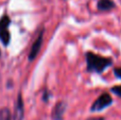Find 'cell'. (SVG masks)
<instances>
[{"label":"cell","instance_id":"4","mask_svg":"<svg viewBox=\"0 0 121 120\" xmlns=\"http://www.w3.org/2000/svg\"><path fill=\"white\" fill-rule=\"evenodd\" d=\"M44 32H45V29L43 28V29L40 30V32L38 33L36 39L34 40V43L32 44L29 55H28V60H29L30 62L34 61V60L36 59V56L38 55V53H39L40 48H42V46H43V42H44Z\"/></svg>","mask_w":121,"mask_h":120},{"label":"cell","instance_id":"9","mask_svg":"<svg viewBox=\"0 0 121 120\" xmlns=\"http://www.w3.org/2000/svg\"><path fill=\"white\" fill-rule=\"evenodd\" d=\"M51 96H52L51 95V91L49 90L47 87H45V88L42 90V101L45 102V103H47V102L50 100Z\"/></svg>","mask_w":121,"mask_h":120},{"label":"cell","instance_id":"11","mask_svg":"<svg viewBox=\"0 0 121 120\" xmlns=\"http://www.w3.org/2000/svg\"><path fill=\"white\" fill-rule=\"evenodd\" d=\"M113 73L117 79L121 80V67H115L113 69Z\"/></svg>","mask_w":121,"mask_h":120},{"label":"cell","instance_id":"1","mask_svg":"<svg viewBox=\"0 0 121 120\" xmlns=\"http://www.w3.org/2000/svg\"><path fill=\"white\" fill-rule=\"evenodd\" d=\"M86 59V70L90 73L101 74L108 67L113 66V59L108 56H102L91 51L85 53Z\"/></svg>","mask_w":121,"mask_h":120},{"label":"cell","instance_id":"13","mask_svg":"<svg viewBox=\"0 0 121 120\" xmlns=\"http://www.w3.org/2000/svg\"><path fill=\"white\" fill-rule=\"evenodd\" d=\"M0 57H1V51H0Z\"/></svg>","mask_w":121,"mask_h":120},{"label":"cell","instance_id":"3","mask_svg":"<svg viewBox=\"0 0 121 120\" xmlns=\"http://www.w3.org/2000/svg\"><path fill=\"white\" fill-rule=\"evenodd\" d=\"M113 104V97L108 93H103L95 100L90 106V112H102L103 110L109 107Z\"/></svg>","mask_w":121,"mask_h":120},{"label":"cell","instance_id":"12","mask_svg":"<svg viewBox=\"0 0 121 120\" xmlns=\"http://www.w3.org/2000/svg\"><path fill=\"white\" fill-rule=\"evenodd\" d=\"M87 120H104L103 117H92V118H88Z\"/></svg>","mask_w":121,"mask_h":120},{"label":"cell","instance_id":"8","mask_svg":"<svg viewBox=\"0 0 121 120\" xmlns=\"http://www.w3.org/2000/svg\"><path fill=\"white\" fill-rule=\"evenodd\" d=\"M0 120H12V114L8 107H2L0 110Z\"/></svg>","mask_w":121,"mask_h":120},{"label":"cell","instance_id":"5","mask_svg":"<svg viewBox=\"0 0 121 120\" xmlns=\"http://www.w3.org/2000/svg\"><path fill=\"white\" fill-rule=\"evenodd\" d=\"M23 117H25V103H23L22 96L19 93L18 96H17L16 101H15L12 120H23Z\"/></svg>","mask_w":121,"mask_h":120},{"label":"cell","instance_id":"7","mask_svg":"<svg viewBox=\"0 0 121 120\" xmlns=\"http://www.w3.org/2000/svg\"><path fill=\"white\" fill-rule=\"evenodd\" d=\"M116 8V3L114 0H98L97 9L100 12H108Z\"/></svg>","mask_w":121,"mask_h":120},{"label":"cell","instance_id":"6","mask_svg":"<svg viewBox=\"0 0 121 120\" xmlns=\"http://www.w3.org/2000/svg\"><path fill=\"white\" fill-rule=\"evenodd\" d=\"M67 103L65 101H60L54 105L51 113V119L52 120H64V115L66 113Z\"/></svg>","mask_w":121,"mask_h":120},{"label":"cell","instance_id":"10","mask_svg":"<svg viewBox=\"0 0 121 120\" xmlns=\"http://www.w3.org/2000/svg\"><path fill=\"white\" fill-rule=\"evenodd\" d=\"M111 93L116 95L117 97H119L121 99V85H115L111 88Z\"/></svg>","mask_w":121,"mask_h":120},{"label":"cell","instance_id":"2","mask_svg":"<svg viewBox=\"0 0 121 120\" xmlns=\"http://www.w3.org/2000/svg\"><path fill=\"white\" fill-rule=\"evenodd\" d=\"M11 22H12V20L8 14H3L0 18V42L2 43L4 47H8L11 42Z\"/></svg>","mask_w":121,"mask_h":120}]
</instances>
